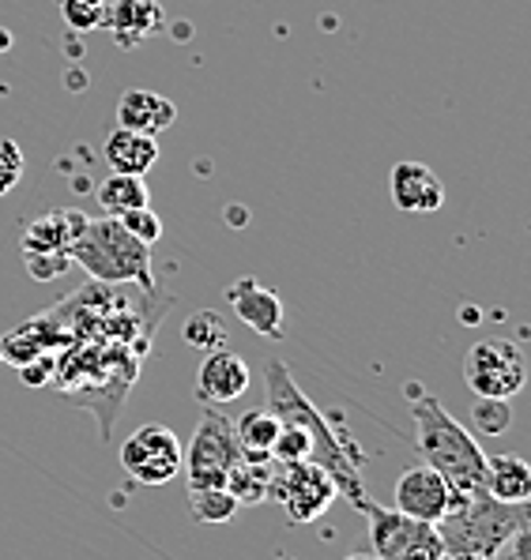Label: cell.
Returning a JSON list of instances; mask_svg holds the SVG:
<instances>
[{"label": "cell", "instance_id": "1", "mask_svg": "<svg viewBox=\"0 0 531 560\" xmlns=\"http://www.w3.org/2000/svg\"><path fill=\"white\" fill-rule=\"evenodd\" d=\"M264 395H268V410L279 418V425H298L310 436V459L336 481L339 497H347L355 508H362L370 501V497H366V481H362L366 455L358 452L355 436L344 429L339 413L316 410L279 358H272L268 369H264Z\"/></svg>", "mask_w": 531, "mask_h": 560}, {"label": "cell", "instance_id": "2", "mask_svg": "<svg viewBox=\"0 0 531 560\" xmlns=\"http://www.w3.org/2000/svg\"><path fill=\"white\" fill-rule=\"evenodd\" d=\"M404 399L411 402V413H415V447L426 467L438 470L452 486V493L483 489V474H486L483 444L445 410L438 395H430L418 381H411L404 387Z\"/></svg>", "mask_w": 531, "mask_h": 560}, {"label": "cell", "instance_id": "3", "mask_svg": "<svg viewBox=\"0 0 531 560\" xmlns=\"http://www.w3.org/2000/svg\"><path fill=\"white\" fill-rule=\"evenodd\" d=\"M434 527L441 534L445 553L498 560L520 530H531V515L528 504H501L486 489H471V493H452V508Z\"/></svg>", "mask_w": 531, "mask_h": 560}, {"label": "cell", "instance_id": "4", "mask_svg": "<svg viewBox=\"0 0 531 560\" xmlns=\"http://www.w3.org/2000/svg\"><path fill=\"white\" fill-rule=\"evenodd\" d=\"M72 264L91 271L99 282H143L155 287L151 275V248L140 245L117 219L102 214V219H88V230L72 245Z\"/></svg>", "mask_w": 531, "mask_h": 560}, {"label": "cell", "instance_id": "5", "mask_svg": "<svg viewBox=\"0 0 531 560\" xmlns=\"http://www.w3.org/2000/svg\"><path fill=\"white\" fill-rule=\"evenodd\" d=\"M339 497L336 481L328 478L313 459H298V463H276L272 474V489L268 501H276L287 512L290 523L305 527V523L321 520L332 508V501Z\"/></svg>", "mask_w": 531, "mask_h": 560}, {"label": "cell", "instance_id": "6", "mask_svg": "<svg viewBox=\"0 0 531 560\" xmlns=\"http://www.w3.org/2000/svg\"><path fill=\"white\" fill-rule=\"evenodd\" d=\"M464 384L478 399H512L528 384V361L517 342L478 339L464 354Z\"/></svg>", "mask_w": 531, "mask_h": 560}, {"label": "cell", "instance_id": "7", "mask_svg": "<svg viewBox=\"0 0 531 560\" xmlns=\"http://www.w3.org/2000/svg\"><path fill=\"white\" fill-rule=\"evenodd\" d=\"M238 459H242V447H238V436H234L230 418L219 410H208L200 418V425H196L193 444L182 447L188 489L227 486V474L234 470Z\"/></svg>", "mask_w": 531, "mask_h": 560}, {"label": "cell", "instance_id": "8", "mask_svg": "<svg viewBox=\"0 0 531 560\" xmlns=\"http://www.w3.org/2000/svg\"><path fill=\"white\" fill-rule=\"evenodd\" d=\"M122 467L140 486H166L182 470V441L166 425H140L122 444Z\"/></svg>", "mask_w": 531, "mask_h": 560}, {"label": "cell", "instance_id": "9", "mask_svg": "<svg viewBox=\"0 0 531 560\" xmlns=\"http://www.w3.org/2000/svg\"><path fill=\"white\" fill-rule=\"evenodd\" d=\"M392 508L418 523H441V515L452 508V486L434 467L418 463V467H407L396 478Z\"/></svg>", "mask_w": 531, "mask_h": 560}, {"label": "cell", "instance_id": "10", "mask_svg": "<svg viewBox=\"0 0 531 560\" xmlns=\"http://www.w3.org/2000/svg\"><path fill=\"white\" fill-rule=\"evenodd\" d=\"M227 301L230 308H234V316L250 327L253 335H261V339H272V342H282V335H287V327H282V301L272 287H264L261 279H253V275H245V279H234L227 290Z\"/></svg>", "mask_w": 531, "mask_h": 560}, {"label": "cell", "instance_id": "11", "mask_svg": "<svg viewBox=\"0 0 531 560\" xmlns=\"http://www.w3.org/2000/svg\"><path fill=\"white\" fill-rule=\"evenodd\" d=\"M253 373L238 354H230V347L211 350L208 358L196 369V399L208 402V407H222V402H234L250 392Z\"/></svg>", "mask_w": 531, "mask_h": 560}, {"label": "cell", "instance_id": "12", "mask_svg": "<svg viewBox=\"0 0 531 560\" xmlns=\"http://www.w3.org/2000/svg\"><path fill=\"white\" fill-rule=\"evenodd\" d=\"M392 203L404 214H430L441 211L445 203V185L426 162H396L389 177Z\"/></svg>", "mask_w": 531, "mask_h": 560}, {"label": "cell", "instance_id": "13", "mask_svg": "<svg viewBox=\"0 0 531 560\" xmlns=\"http://www.w3.org/2000/svg\"><path fill=\"white\" fill-rule=\"evenodd\" d=\"M88 230V214L76 211V207H61V211L38 214V219L23 222L20 241L23 253H68L80 241V234Z\"/></svg>", "mask_w": 531, "mask_h": 560}, {"label": "cell", "instance_id": "14", "mask_svg": "<svg viewBox=\"0 0 531 560\" xmlns=\"http://www.w3.org/2000/svg\"><path fill=\"white\" fill-rule=\"evenodd\" d=\"M177 120V106L170 98H162L159 91L132 88L117 98V128L140 136H162Z\"/></svg>", "mask_w": 531, "mask_h": 560}, {"label": "cell", "instance_id": "15", "mask_svg": "<svg viewBox=\"0 0 531 560\" xmlns=\"http://www.w3.org/2000/svg\"><path fill=\"white\" fill-rule=\"evenodd\" d=\"M358 512H366V520H370V546L377 560H396L423 534V527H430V523H418L396 508H381L373 501H366Z\"/></svg>", "mask_w": 531, "mask_h": 560}, {"label": "cell", "instance_id": "16", "mask_svg": "<svg viewBox=\"0 0 531 560\" xmlns=\"http://www.w3.org/2000/svg\"><path fill=\"white\" fill-rule=\"evenodd\" d=\"M162 23L166 20H162L159 0H114V4H106V23L102 27L114 31L117 42L132 46V42L159 34Z\"/></svg>", "mask_w": 531, "mask_h": 560}, {"label": "cell", "instance_id": "17", "mask_svg": "<svg viewBox=\"0 0 531 560\" xmlns=\"http://www.w3.org/2000/svg\"><path fill=\"white\" fill-rule=\"evenodd\" d=\"M102 154H106V162H109L114 174L143 177L159 162V143H155V136H140V132H128V128H114Z\"/></svg>", "mask_w": 531, "mask_h": 560}, {"label": "cell", "instance_id": "18", "mask_svg": "<svg viewBox=\"0 0 531 560\" xmlns=\"http://www.w3.org/2000/svg\"><path fill=\"white\" fill-rule=\"evenodd\" d=\"M483 489L501 504H528L531 501V467L520 455H486Z\"/></svg>", "mask_w": 531, "mask_h": 560}, {"label": "cell", "instance_id": "19", "mask_svg": "<svg viewBox=\"0 0 531 560\" xmlns=\"http://www.w3.org/2000/svg\"><path fill=\"white\" fill-rule=\"evenodd\" d=\"M272 474H276V459H256V455H245L234 463V470L227 474V489L242 508L250 504H264L272 489Z\"/></svg>", "mask_w": 531, "mask_h": 560}, {"label": "cell", "instance_id": "20", "mask_svg": "<svg viewBox=\"0 0 531 560\" xmlns=\"http://www.w3.org/2000/svg\"><path fill=\"white\" fill-rule=\"evenodd\" d=\"M94 200H99V207L109 214V219H122L125 211L148 207L151 203V192H148V185H143V177L109 174L99 188H94Z\"/></svg>", "mask_w": 531, "mask_h": 560}, {"label": "cell", "instance_id": "21", "mask_svg": "<svg viewBox=\"0 0 531 560\" xmlns=\"http://www.w3.org/2000/svg\"><path fill=\"white\" fill-rule=\"evenodd\" d=\"M234 436H238V447H242L245 455L272 459V444H276V436H279V418L268 407L245 410L242 418L234 421Z\"/></svg>", "mask_w": 531, "mask_h": 560}, {"label": "cell", "instance_id": "22", "mask_svg": "<svg viewBox=\"0 0 531 560\" xmlns=\"http://www.w3.org/2000/svg\"><path fill=\"white\" fill-rule=\"evenodd\" d=\"M238 504L230 497L227 486H204V489H188V512L196 523H230L238 515Z\"/></svg>", "mask_w": 531, "mask_h": 560}, {"label": "cell", "instance_id": "23", "mask_svg": "<svg viewBox=\"0 0 531 560\" xmlns=\"http://www.w3.org/2000/svg\"><path fill=\"white\" fill-rule=\"evenodd\" d=\"M182 339L193 350H200V354H211V350L230 347L227 324H222V316L211 313V308H200V313L188 316V320L182 324Z\"/></svg>", "mask_w": 531, "mask_h": 560}, {"label": "cell", "instance_id": "24", "mask_svg": "<svg viewBox=\"0 0 531 560\" xmlns=\"http://www.w3.org/2000/svg\"><path fill=\"white\" fill-rule=\"evenodd\" d=\"M471 421L483 436H501L509 433L512 425V407L509 399H478L475 410H471Z\"/></svg>", "mask_w": 531, "mask_h": 560}, {"label": "cell", "instance_id": "25", "mask_svg": "<svg viewBox=\"0 0 531 560\" xmlns=\"http://www.w3.org/2000/svg\"><path fill=\"white\" fill-rule=\"evenodd\" d=\"M61 12L72 31H94L106 23V0H61Z\"/></svg>", "mask_w": 531, "mask_h": 560}, {"label": "cell", "instance_id": "26", "mask_svg": "<svg viewBox=\"0 0 531 560\" xmlns=\"http://www.w3.org/2000/svg\"><path fill=\"white\" fill-rule=\"evenodd\" d=\"M117 222H122L128 234L140 241V245H148V248L162 237V219H159L155 211H151V207H136V211H125Z\"/></svg>", "mask_w": 531, "mask_h": 560}, {"label": "cell", "instance_id": "27", "mask_svg": "<svg viewBox=\"0 0 531 560\" xmlns=\"http://www.w3.org/2000/svg\"><path fill=\"white\" fill-rule=\"evenodd\" d=\"M272 459L276 463L310 459V436L298 425H279V436H276V444H272Z\"/></svg>", "mask_w": 531, "mask_h": 560}, {"label": "cell", "instance_id": "28", "mask_svg": "<svg viewBox=\"0 0 531 560\" xmlns=\"http://www.w3.org/2000/svg\"><path fill=\"white\" fill-rule=\"evenodd\" d=\"M23 256H27L31 279H38V282L61 279L65 271H72V256L68 253H23Z\"/></svg>", "mask_w": 531, "mask_h": 560}, {"label": "cell", "instance_id": "29", "mask_svg": "<svg viewBox=\"0 0 531 560\" xmlns=\"http://www.w3.org/2000/svg\"><path fill=\"white\" fill-rule=\"evenodd\" d=\"M23 177V151L12 140H0V196H8Z\"/></svg>", "mask_w": 531, "mask_h": 560}, {"label": "cell", "instance_id": "30", "mask_svg": "<svg viewBox=\"0 0 531 560\" xmlns=\"http://www.w3.org/2000/svg\"><path fill=\"white\" fill-rule=\"evenodd\" d=\"M8 46H12V34H4V31H0V54H4Z\"/></svg>", "mask_w": 531, "mask_h": 560}, {"label": "cell", "instance_id": "31", "mask_svg": "<svg viewBox=\"0 0 531 560\" xmlns=\"http://www.w3.org/2000/svg\"><path fill=\"white\" fill-rule=\"evenodd\" d=\"M441 560H483V557H464V553H445Z\"/></svg>", "mask_w": 531, "mask_h": 560}, {"label": "cell", "instance_id": "32", "mask_svg": "<svg viewBox=\"0 0 531 560\" xmlns=\"http://www.w3.org/2000/svg\"><path fill=\"white\" fill-rule=\"evenodd\" d=\"M344 560H377L373 553H350V557H344Z\"/></svg>", "mask_w": 531, "mask_h": 560}]
</instances>
